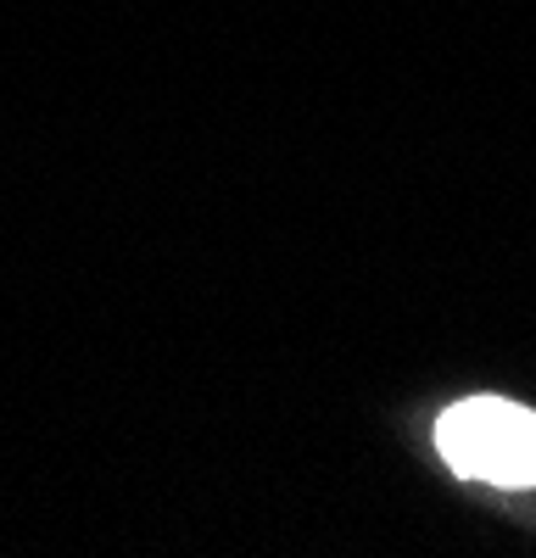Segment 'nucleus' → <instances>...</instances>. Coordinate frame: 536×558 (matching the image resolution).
I'll list each match as a JSON object with an SVG mask.
<instances>
[{
	"mask_svg": "<svg viewBox=\"0 0 536 558\" xmlns=\"http://www.w3.org/2000/svg\"><path fill=\"white\" fill-rule=\"evenodd\" d=\"M436 447L464 481L536 486V413L503 397H470L441 413Z\"/></svg>",
	"mask_w": 536,
	"mask_h": 558,
	"instance_id": "1",
	"label": "nucleus"
}]
</instances>
